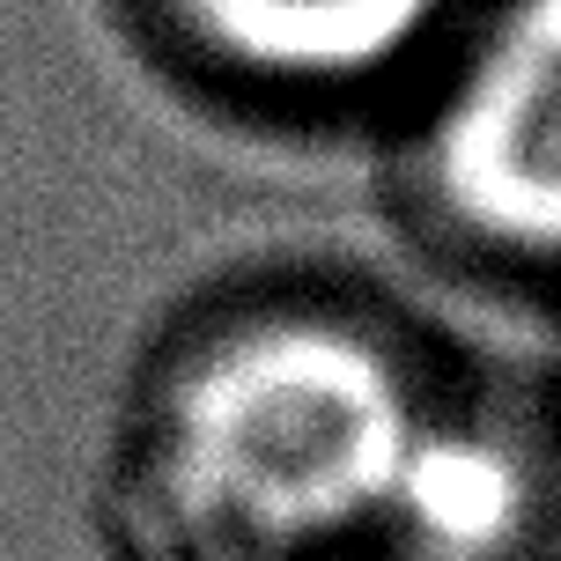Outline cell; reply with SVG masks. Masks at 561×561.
Listing matches in <instances>:
<instances>
[{
  "instance_id": "cell-3",
  "label": "cell",
  "mask_w": 561,
  "mask_h": 561,
  "mask_svg": "<svg viewBox=\"0 0 561 561\" xmlns=\"http://www.w3.org/2000/svg\"><path fill=\"white\" fill-rule=\"evenodd\" d=\"M170 45L229 82L340 89L414 53L450 0H140Z\"/></svg>"
},
{
  "instance_id": "cell-1",
  "label": "cell",
  "mask_w": 561,
  "mask_h": 561,
  "mask_svg": "<svg viewBox=\"0 0 561 561\" xmlns=\"http://www.w3.org/2000/svg\"><path fill=\"white\" fill-rule=\"evenodd\" d=\"M421 407L369 333L222 318L148 363L104 466L112 561H325L385 525Z\"/></svg>"
},
{
  "instance_id": "cell-2",
  "label": "cell",
  "mask_w": 561,
  "mask_h": 561,
  "mask_svg": "<svg viewBox=\"0 0 561 561\" xmlns=\"http://www.w3.org/2000/svg\"><path fill=\"white\" fill-rule=\"evenodd\" d=\"M436 193L510 252L561 259V0H510L428 140Z\"/></svg>"
},
{
  "instance_id": "cell-4",
  "label": "cell",
  "mask_w": 561,
  "mask_h": 561,
  "mask_svg": "<svg viewBox=\"0 0 561 561\" xmlns=\"http://www.w3.org/2000/svg\"><path fill=\"white\" fill-rule=\"evenodd\" d=\"M533 517V473L510 436L473 421H414L385 525L414 561H495Z\"/></svg>"
}]
</instances>
